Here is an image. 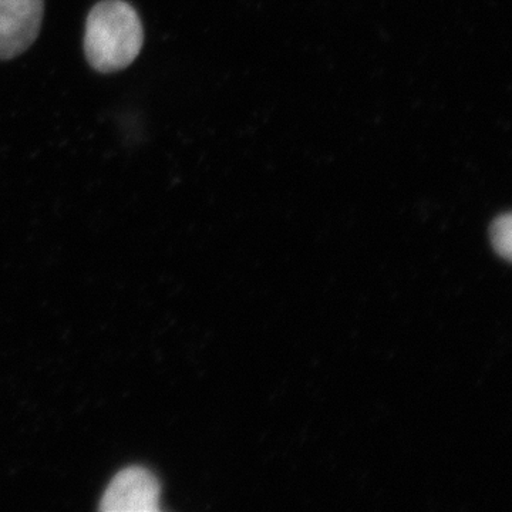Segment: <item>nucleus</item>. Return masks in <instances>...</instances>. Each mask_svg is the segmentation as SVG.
<instances>
[{"label":"nucleus","instance_id":"f257e3e1","mask_svg":"<svg viewBox=\"0 0 512 512\" xmlns=\"http://www.w3.org/2000/svg\"><path fill=\"white\" fill-rule=\"evenodd\" d=\"M143 40L138 13L124 0H103L87 16L84 52L97 72L126 69L137 59Z\"/></svg>","mask_w":512,"mask_h":512},{"label":"nucleus","instance_id":"f03ea898","mask_svg":"<svg viewBox=\"0 0 512 512\" xmlns=\"http://www.w3.org/2000/svg\"><path fill=\"white\" fill-rule=\"evenodd\" d=\"M160 484L151 471L128 467L113 478L101 498L104 512H156L160 510Z\"/></svg>","mask_w":512,"mask_h":512},{"label":"nucleus","instance_id":"7ed1b4c3","mask_svg":"<svg viewBox=\"0 0 512 512\" xmlns=\"http://www.w3.org/2000/svg\"><path fill=\"white\" fill-rule=\"evenodd\" d=\"M43 0H0V60L22 55L42 26Z\"/></svg>","mask_w":512,"mask_h":512},{"label":"nucleus","instance_id":"20e7f679","mask_svg":"<svg viewBox=\"0 0 512 512\" xmlns=\"http://www.w3.org/2000/svg\"><path fill=\"white\" fill-rule=\"evenodd\" d=\"M490 238L495 252L505 259H510L512 251L511 214L500 215V217L491 224Z\"/></svg>","mask_w":512,"mask_h":512}]
</instances>
